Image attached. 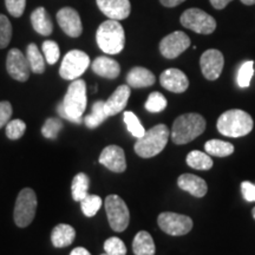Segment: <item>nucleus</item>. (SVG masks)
Segmentation results:
<instances>
[{
	"label": "nucleus",
	"mask_w": 255,
	"mask_h": 255,
	"mask_svg": "<svg viewBox=\"0 0 255 255\" xmlns=\"http://www.w3.org/2000/svg\"><path fill=\"white\" fill-rule=\"evenodd\" d=\"M87 84L83 79H75L69 85L62 103L57 110L60 117L72 123H82L83 114L87 109Z\"/></svg>",
	"instance_id": "nucleus-1"
},
{
	"label": "nucleus",
	"mask_w": 255,
	"mask_h": 255,
	"mask_svg": "<svg viewBox=\"0 0 255 255\" xmlns=\"http://www.w3.org/2000/svg\"><path fill=\"white\" fill-rule=\"evenodd\" d=\"M253 119L246 111L232 109L223 113L219 117L218 127L219 132L227 137H242L246 136L253 129Z\"/></svg>",
	"instance_id": "nucleus-2"
},
{
	"label": "nucleus",
	"mask_w": 255,
	"mask_h": 255,
	"mask_svg": "<svg viewBox=\"0 0 255 255\" xmlns=\"http://www.w3.org/2000/svg\"><path fill=\"white\" fill-rule=\"evenodd\" d=\"M96 41L100 49L108 55H117L124 49L126 44V33L119 20L104 21L98 27L96 33Z\"/></svg>",
	"instance_id": "nucleus-3"
},
{
	"label": "nucleus",
	"mask_w": 255,
	"mask_h": 255,
	"mask_svg": "<svg viewBox=\"0 0 255 255\" xmlns=\"http://www.w3.org/2000/svg\"><path fill=\"white\" fill-rule=\"evenodd\" d=\"M206 129V121L199 114H184L175 120L171 139L175 144H186L199 137Z\"/></svg>",
	"instance_id": "nucleus-4"
},
{
	"label": "nucleus",
	"mask_w": 255,
	"mask_h": 255,
	"mask_svg": "<svg viewBox=\"0 0 255 255\" xmlns=\"http://www.w3.org/2000/svg\"><path fill=\"white\" fill-rule=\"evenodd\" d=\"M169 129L164 124H157L144 135L137 138L135 143V151L143 158H150L159 154L167 145L169 139Z\"/></svg>",
	"instance_id": "nucleus-5"
},
{
	"label": "nucleus",
	"mask_w": 255,
	"mask_h": 255,
	"mask_svg": "<svg viewBox=\"0 0 255 255\" xmlns=\"http://www.w3.org/2000/svg\"><path fill=\"white\" fill-rule=\"evenodd\" d=\"M37 196L31 188H24L15 201L13 218L18 227L25 228L33 221L37 210Z\"/></svg>",
	"instance_id": "nucleus-6"
},
{
	"label": "nucleus",
	"mask_w": 255,
	"mask_h": 255,
	"mask_svg": "<svg viewBox=\"0 0 255 255\" xmlns=\"http://www.w3.org/2000/svg\"><path fill=\"white\" fill-rule=\"evenodd\" d=\"M104 205L110 227L119 233L126 231L129 226L130 213L123 199L119 195H109L105 199Z\"/></svg>",
	"instance_id": "nucleus-7"
},
{
	"label": "nucleus",
	"mask_w": 255,
	"mask_h": 255,
	"mask_svg": "<svg viewBox=\"0 0 255 255\" xmlns=\"http://www.w3.org/2000/svg\"><path fill=\"white\" fill-rule=\"evenodd\" d=\"M90 65V57L81 50H71L63 58L59 69L60 77L68 81H75L87 71Z\"/></svg>",
	"instance_id": "nucleus-8"
},
{
	"label": "nucleus",
	"mask_w": 255,
	"mask_h": 255,
	"mask_svg": "<svg viewBox=\"0 0 255 255\" xmlns=\"http://www.w3.org/2000/svg\"><path fill=\"white\" fill-rule=\"evenodd\" d=\"M180 21L184 27L200 34H210L216 28L215 19L200 8H189L184 11Z\"/></svg>",
	"instance_id": "nucleus-9"
},
{
	"label": "nucleus",
	"mask_w": 255,
	"mask_h": 255,
	"mask_svg": "<svg viewBox=\"0 0 255 255\" xmlns=\"http://www.w3.org/2000/svg\"><path fill=\"white\" fill-rule=\"evenodd\" d=\"M159 228L165 234L173 235V237H181L186 235L193 228V220L189 216L177 214V213L165 212L161 213L157 219Z\"/></svg>",
	"instance_id": "nucleus-10"
},
{
	"label": "nucleus",
	"mask_w": 255,
	"mask_h": 255,
	"mask_svg": "<svg viewBox=\"0 0 255 255\" xmlns=\"http://www.w3.org/2000/svg\"><path fill=\"white\" fill-rule=\"evenodd\" d=\"M190 46V39L182 31H175L165 36L159 43L161 55L167 59H174Z\"/></svg>",
	"instance_id": "nucleus-11"
},
{
	"label": "nucleus",
	"mask_w": 255,
	"mask_h": 255,
	"mask_svg": "<svg viewBox=\"0 0 255 255\" xmlns=\"http://www.w3.org/2000/svg\"><path fill=\"white\" fill-rule=\"evenodd\" d=\"M6 69L8 75L18 82H26L30 78V65L27 58L20 50H9L7 59H6Z\"/></svg>",
	"instance_id": "nucleus-12"
},
{
	"label": "nucleus",
	"mask_w": 255,
	"mask_h": 255,
	"mask_svg": "<svg viewBox=\"0 0 255 255\" xmlns=\"http://www.w3.org/2000/svg\"><path fill=\"white\" fill-rule=\"evenodd\" d=\"M201 71L208 81H215L221 76L225 65V58L219 50L210 49L202 53L200 59Z\"/></svg>",
	"instance_id": "nucleus-13"
},
{
	"label": "nucleus",
	"mask_w": 255,
	"mask_h": 255,
	"mask_svg": "<svg viewBox=\"0 0 255 255\" xmlns=\"http://www.w3.org/2000/svg\"><path fill=\"white\" fill-rule=\"evenodd\" d=\"M57 21L69 37L77 38L82 34L83 25L78 12L72 7H63L57 13Z\"/></svg>",
	"instance_id": "nucleus-14"
},
{
	"label": "nucleus",
	"mask_w": 255,
	"mask_h": 255,
	"mask_svg": "<svg viewBox=\"0 0 255 255\" xmlns=\"http://www.w3.org/2000/svg\"><path fill=\"white\" fill-rule=\"evenodd\" d=\"M100 163L114 173H123L127 169L124 150L119 145H109L103 149L100 156Z\"/></svg>",
	"instance_id": "nucleus-15"
},
{
	"label": "nucleus",
	"mask_w": 255,
	"mask_h": 255,
	"mask_svg": "<svg viewBox=\"0 0 255 255\" xmlns=\"http://www.w3.org/2000/svg\"><path fill=\"white\" fill-rule=\"evenodd\" d=\"M103 14L114 20H122L129 17L131 5L129 0H96Z\"/></svg>",
	"instance_id": "nucleus-16"
},
{
	"label": "nucleus",
	"mask_w": 255,
	"mask_h": 255,
	"mask_svg": "<svg viewBox=\"0 0 255 255\" xmlns=\"http://www.w3.org/2000/svg\"><path fill=\"white\" fill-rule=\"evenodd\" d=\"M159 83L165 90L174 94H182L189 87L187 76L178 69H167L162 72Z\"/></svg>",
	"instance_id": "nucleus-17"
},
{
	"label": "nucleus",
	"mask_w": 255,
	"mask_h": 255,
	"mask_svg": "<svg viewBox=\"0 0 255 255\" xmlns=\"http://www.w3.org/2000/svg\"><path fill=\"white\" fill-rule=\"evenodd\" d=\"M130 97V87L129 85H120L114 94L110 96L109 100L105 102V110L108 115L115 116V115L120 114L121 111L124 110L127 107L128 101Z\"/></svg>",
	"instance_id": "nucleus-18"
},
{
	"label": "nucleus",
	"mask_w": 255,
	"mask_h": 255,
	"mask_svg": "<svg viewBox=\"0 0 255 255\" xmlns=\"http://www.w3.org/2000/svg\"><path fill=\"white\" fill-rule=\"evenodd\" d=\"M177 184L181 189L195 197H203L208 189L206 181L193 174L181 175L177 180Z\"/></svg>",
	"instance_id": "nucleus-19"
},
{
	"label": "nucleus",
	"mask_w": 255,
	"mask_h": 255,
	"mask_svg": "<svg viewBox=\"0 0 255 255\" xmlns=\"http://www.w3.org/2000/svg\"><path fill=\"white\" fill-rule=\"evenodd\" d=\"M91 68L96 75L109 79L117 78L121 73L120 64L109 57H97L92 63Z\"/></svg>",
	"instance_id": "nucleus-20"
},
{
	"label": "nucleus",
	"mask_w": 255,
	"mask_h": 255,
	"mask_svg": "<svg viewBox=\"0 0 255 255\" xmlns=\"http://www.w3.org/2000/svg\"><path fill=\"white\" fill-rule=\"evenodd\" d=\"M155 75L148 69L142 66H136L131 69L127 76L128 85L130 88H148L155 84Z\"/></svg>",
	"instance_id": "nucleus-21"
},
{
	"label": "nucleus",
	"mask_w": 255,
	"mask_h": 255,
	"mask_svg": "<svg viewBox=\"0 0 255 255\" xmlns=\"http://www.w3.org/2000/svg\"><path fill=\"white\" fill-rule=\"evenodd\" d=\"M76 231L70 225L66 223H60L52 229L51 233V241L56 248L68 247L75 241Z\"/></svg>",
	"instance_id": "nucleus-22"
},
{
	"label": "nucleus",
	"mask_w": 255,
	"mask_h": 255,
	"mask_svg": "<svg viewBox=\"0 0 255 255\" xmlns=\"http://www.w3.org/2000/svg\"><path fill=\"white\" fill-rule=\"evenodd\" d=\"M31 23L34 31L41 36H50L53 31V24L49 13L44 7H38L32 12Z\"/></svg>",
	"instance_id": "nucleus-23"
},
{
	"label": "nucleus",
	"mask_w": 255,
	"mask_h": 255,
	"mask_svg": "<svg viewBox=\"0 0 255 255\" xmlns=\"http://www.w3.org/2000/svg\"><path fill=\"white\" fill-rule=\"evenodd\" d=\"M132 252L135 255H155L154 239L148 232L141 231L137 233L132 242Z\"/></svg>",
	"instance_id": "nucleus-24"
},
{
	"label": "nucleus",
	"mask_w": 255,
	"mask_h": 255,
	"mask_svg": "<svg viewBox=\"0 0 255 255\" xmlns=\"http://www.w3.org/2000/svg\"><path fill=\"white\" fill-rule=\"evenodd\" d=\"M108 117H109V115H108L107 110H105V102L97 101L92 105L91 114L85 116L83 122L85 123V126L89 129H95V128L100 127Z\"/></svg>",
	"instance_id": "nucleus-25"
},
{
	"label": "nucleus",
	"mask_w": 255,
	"mask_h": 255,
	"mask_svg": "<svg viewBox=\"0 0 255 255\" xmlns=\"http://www.w3.org/2000/svg\"><path fill=\"white\" fill-rule=\"evenodd\" d=\"M89 187H90V178L87 174L79 173L73 177L72 180V199L77 202L81 201L89 195Z\"/></svg>",
	"instance_id": "nucleus-26"
},
{
	"label": "nucleus",
	"mask_w": 255,
	"mask_h": 255,
	"mask_svg": "<svg viewBox=\"0 0 255 255\" xmlns=\"http://www.w3.org/2000/svg\"><path fill=\"white\" fill-rule=\"evenodd\" d=\"M26 58L32 72L40 75L45 71V59L36 44L31 43L26 49Z\"/></svg>",
	"instance_id": "nucleus-27"
},
{
	"label": "nucleus",
	"mask_w": 255,
	"mask_h": 255,
	"mask_svg": "<svg viewBox=\"0 0 255 255\" xmlns=\"http://www.w3.org/2000/svg\"><path fill=\"white\" fill-rule=\"evenodd\" d=\"M205 150L208 155L216 157H226L234 152V145L221 139H210L205 144Z\"/></svg>",
	"instance_id": "nucleus-28"
},
{
	"label": "nucleus",
	"mask_w": 255,
	"mask_h": 255,
	"mask_svg": "<svg viewBox=\"0 0 255 255\" xmlns=\"http://www.w3.org/2000/svg\"><path fill=\"white\" fill-rule=\"evenodd\" d=\"M187 164L196 170H208L213 167V159L207 152L194 150L188 154Z\"/></svg>",
	"instance_id": "nucleus-29"
},
{
	"label": "nucleus",
	"mask_w": 255,
	"mask_h": 255,
	"mask_svg": "<svg viewBox=\"0 0 255 255\" xmlns=\"http://www.w3.org/2000/svg\"><path fill=\"white\" fill-rule=\"evenodd\" d=\"M102 199L98 195H89L87 197H84L81 201V207H82V212L83 214L88 218H92L98 213V210L102 207Z\"/></svg>",
	"instance_id": "nucleus-30"
},
{
	"label": "nucleus",
	"mask_w": 255,
	"mask_h": 255,
	"mask_svg": "<svg viewBox=\"0 0 255 255\" xmlns=\"http://www.w3.org/2000/svg\"><path fill=\"white\" fill-rule=\"evenodd\" d=\"M123 120H124V123L127 124V128L128 130H129V132L131 133L133 137H136V138H139V137H142L143 135L145 133V130L143 126L139 122V120L137 119V116L131 111H126V113L123 114Z\"/></svg>",
	"instance_id": "nucleus-31"
},
{
	"label": "nucleus",
	"mask_w": 255,
	"mask_h": 255,
	"mask_svg": "<svg viewBox=\"0 0 255 255\" xmlns=\"http://www.w3.org/2000/svg\"><path fill=\"white\" fill-rule=\"evenodd\" d=\"M168 102L165 100V97L161 92H151L149 95L148 100L145 102V109L149 111V113L152 114H157L163 111L165 108H167Z\"/></svg>",
	"instance_id": "nucleus-32"
},
{
	"label": "nucleus",
	"mask_w": 255,
	"mask_h": 255,
	"mask_svg": "<svg viewBox=\"0 0 255 255\" xmlns=\"http://www.w3.org/2000/svg\"><path fill=\"white\" fill-rule=\"evenodd\" d=\"M254 75V62L252 60H248V62H245L240 66L238 71V85L240 88H248L251 84L252 78H253Z\"/></svg>",
	"instance_id": "nucleus-33"
},
{
	"label": "nucleus",
	"mask_w": 255,
	"mask_h": 255,
	"mask_svg": "<svg viewBox=\"0 0 255 255\" xmlns=\"http://www.w3.org/2000/svg\"><path fill=\"white\" fill-rule=\"evenodd\" d=\"M41 50H43L44 57H45L47 64L53 65V64L58 62L60 57V50L56 41L45 40L43 43V46H41Z\"/></svg>",
	"instance_id": "nucleus-34"
},
{
	"label": "nucleus",
	"mask_w": 255,
	"mask_h": 255,
	"mask_svg": "<svg viewBox=\"0 0 255 255\" xmlns=\"http://www.w3.org/2000/svg\"><path fill=\"white\" fill-rule=\"evenodd\" d=\"M63 129V122L59 119H49L41 128V133L45 138L56 139L60 130Z\"/></svg>",
	"instance_id": "nucleus-35"
},
{
	"label": "nucleus",
	"mask_w": 255,
	"mask_h": 255,
	"mask_svg": "<svg viewBox=\"0 0 255 255\" xmlns=\"http://www.w3.org/2000/svg\"><path fill=\"white\" fill-rule=\"evenodd\" d=\"M25 130H26V124L21 120H12L6 124V136L13 141L23 137Z\"/></svg>",
	"instance_id": "nucleus-36"
},
{
	"label": "nucleus",
	"mask_w": 255,
	"mask_h": 255,
	"mask_svg": "<svg viewBox=\"0 0 255 255\" xmlns=\"http://www.w3.org/2000/svg\"><path fill=\"white\" fill-rule=\"evenodd\" d=\"M104 251L108 255H126L127 247L120 238H109L104 242Z\"/></svg>",
	"instance_id": "nucleus-37"
},
{
	"label": "nucleus",
	"mask_w": 255,
	"mask_h": 255,
	"mask_svg": "<svg viewBox=\"0 0 255 255\" xmlns=\"http://www.w3.org/2000/svg\"><path fill=\"white\" fill-rule=\"evenodd\" d=\"M12 38V25L8 18L0 14V49H5Z\"/></svg>",
	"instance_id": "nucleus-38"
},
{
	"label": "nucleus",
	"mask_w": 255,
	"mask_h": 255,
	"mask_svg": "<svg viewBox=\"0 0 255 255\" xmlns=\"http://www.w3.org/2000/svg\"><path fill=\"white\" fill-rule=\"evenodd\" d=\"M5 5L9 14L15 18H19L24 13L26 0H5Z\"/></svg>",
	"instance_id": "nucleus-39"
},
{
	"label": "nucleus",
	"mask_w": 255,
	"mask_h": 255,
	"mask_svg": "<svg viewBox=\"0 0 255 255\" xmlns=\"http://www.w3.org/2000/svg\"><path fill=\"white\" fill-rule=\"evenodd\" d=\"M12 116V105L9 102H0V129L9 122Z\"/></svg>",
	"instance_id": "nucleus-40"
},
{
	"label": "nucleus",
	"mask_w": 255,
	"mask_h": 255,
	"mask_svg": "<svg viewBox=\"0 0 255 255\" xmlns=\"http://www.w3.org/2000/svg\"><path fill=\"white\" fill-rule=\"evenodd\" d=\"M241 191L242 195H244V197L248 202L255 201V184L248 182V181H244L241 183Z\"/></svg>",
	"instance_id": "nucleus-41"
},
{
	"label": "nucleus",
	"mask_w": 255,
	"mask_h": 255,
	"mask_svg": "<svg viewBox=\"0 0 255 255\" xmlns=\"http://www.w3.org/2000/svg\"><path fill=\"white\" fill-rule=\"evenodd\" d=\"M232 1L233 0H210V4L216 9H222Z\"/></svg>",
	"instance_id": "nucleus-42"
},
{
	"label": "nucleus",
	"mask_w": 255,
	"mask_h": 255,
	"mask_svg": "<svg viewBox=\"0 0 255 255\" xmlns=\"http://www.w3.org/2000/svg\"><path fill=\"white\" fill-rule=\"evenodd\" d=\"M159 1H161V4L165 6V7H175V6L182 4L186 0H159Z\"/></svg>",
	"instance_id": "nucleus-43"
},
{
	"label": "nucleus",
	"mask_w": 255,
	"mask_h": 255,
	"mask_svg": "<svg viewBox=\"0 0 255 255\" xmlns=\"http://www.w3.org/2000/svg\"><path fill=\"white\" fill-rule=\"evenodd\" d=\"M70 255H91L90 252H89L87 248L84 247H76L75 250H72Z\"/></svg>",
	"instance_id": "nucleus-44"
},
{
	"label": "nucleus",
	"mask_w": 255,
	"mask_h": 255,
	"mask_svg": "<svg viewBox=\"0 0 255 255\" xmlns=\"http://www.w3.org/2000/svg\"><path fill=\"white\" fill-rule=\"evenodd\" d=\"M241 2L242 4H245V5H254L255 4V0H241Z\"/></svg>",
	"instance_id": "nucleus-45"
},
{
	"label": "nucleus",
	"mask_w": 255,
	"mask_h": 255,
	"mask_svg": "<svg viewBox=\"0 0 255 255\" xmlns=\"http://www.w3.org/2000/svg\"><path fill=\"white\" fill-rule=\"evenodd\" d=\"M252 214H253V218H254V220H255V207L253 208V210H252Z\"/></svg>",
	"instance_id": "nucleus-46"
},
{
	"label": "nucleus",
	"mask_w": 255,
	"mask_h": 255,
	"mask_svg": "<svg viewBox=\"0 0 255 255\" xmlns=\"http://www.w3.org/2000/svg\"><path fill=\"white\" fill-rule=\"evenodd\" d=\"M102 255H108V254H107V253H104V254H102Z\"/></svg>",
	"instance_id": "nucleus-47"
}]
</instances>
